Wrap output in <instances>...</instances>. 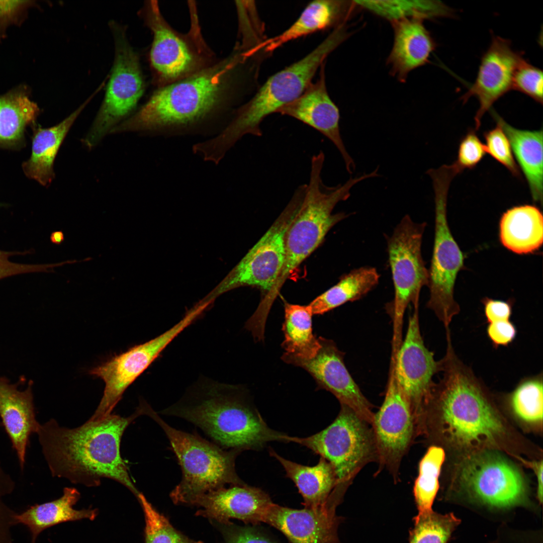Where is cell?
Returning a JSON list of instances; mask_svg holds the SVG:
<instances>
[{
  "instance_id": "48",
  "label": "cell",
  "mask_w": 543,
  "mask_h": 543,
  "mask_svg": "<svg viewBox=\"0 0 543 543\" xmlns=\"http://www.w3.org/2000/svg\"><path fill=\"white\" fill-rule=\"evenodd\" d=\"M50 240L54 244L61 245L65 241L64 233L62 230L54 231L51 233Z\"/></svg>"
},
{
  "instance_id": "35",
  "label": "cell",
  "mask_w": 543,
  "mask_h": 543,
  "mask_svg": "<svg viewBox=\"0 0 543 543\" xmlns=\"http://www.w3.org/2000/svg\"><path fill=\"white\" fill-rule=\"evenodd\" d=\"M444 460L445 452L443 448L432 445L419 462L418 475L413 487L418 513L432 510V506L439 489L438 479Z\"/></svg>"
},
{
  "instance_id": "20",
  "label": "cell",
  "mask_w": 543,
  "mask_h": 543,
  "mask_svg": "<svg viewBox=\"0 0 543 543\" xmlns=\"http://www.w3.org/2000/svg\"><path fill=\"white\" fill-rule=\"evenodd\" d=\"M324 66L320 77L311 83L302 94L284 106L277 113L294 118L318 131L336 146L344 160L346 169L351 174L355 165L341 138L339 109L330 98L326 86Z\"/></svg>"
},
{
  "instance_id": "34",
  "label": "cell",
  "mask_w": 543,
  "mask_h": 543,
  "mask_svg": "<svg viewBox=\"0 0 543 543\" xmlns=\"http://www.w3.org/2000/svg\"><path fill=\"white\" fill-rule=\"evenodd\" d=\"M356 5L392 22L454 16V11L438 1H356Z\"/></svg>"
},
{
  "instance_id": "16",
  "label": "cell",
  "mask_w": 543,
  "mask_h": 543,
  "mask_svg": "<svg viewBox=\"0 0 543 543\" xmlns=\"http://www.w3.org/2000/svg\"><path fill=\"white\" fill-rule=\"evenodd\" d=\"M371 427L379 458L376 474L385 468L397 482L402 459L418 436L411 409L391 365L385 398Z\"/></svg>"
},
{
  "instance_id": "23",
  "label": "cell",
  "mask_w": 543,
  "mask_h": 543,
  "mask_svg": "<svg viewBox=\"0 0 543 543\" xmlns=\"http://www.w3.org/2000/svg\"><path fill=\"white\" fill-rule=\"evenodd\" d=\"M26 382L24 376L14 383L6 377L0 376V417L21 467L25 463L29 436L37 432L39 426L35 416L33 380L28 382L25 389H19Z\"/></svg>"
},
{
  "instance_id": "5",
  "label": "cell",
  "mask_w": 543,
  "mask_h": 543,
  "mask_svg": "<svg viewBox=\"0 0 543 543\" xmlns=\"http://www.w3.org/2000/svg\"><path fill=\"white\" fill-rule=\"evenodd\" d=\"M239 60L238 56H233L158 89L112 132L159 130L201 122L226 100Z\"/></svg>"
},
{
  "instance_id": "17",
  "label": "cell",
  "mask_w": 543,
  "mask_h": 543,
  "mask_svg": "<svg viewBox=\"0 0 543 543\" xmlns=\"http://www.w3.org/2000/svg\"><path fill=\"white\" fill-rule=\"evenodd\" d=\"M319 339L320 348L313 358L292 359L285 363L304 369L315 380L319 389L330 392L340 404L349 407L371 425L374 416L373 405L347 369L344 362V353L333 340L322 337Z\"/></svg>"
},
{
  "instance_id": "49",
  "label": "cell",
  "mask_w": 543,
  "mask_h": 543,
  "mask_svg": "<svg viewBox=\"0 0 543 543\" xmlns=\"http://www.w3.org/2000/svg\"><path fill=\"white\" fill-rule=\"evenodd\" d=\"M5 513V506L0 502V525L3 520Z\"/></svg>"
},
{
  "instance_id": "2",
  "label": "cell",
  "mask_w": 543,
  "mask_h": 543,
  "mask_svg": "<svg viewBox=\"0 0 543 543\" xmlns=\"http://www.w3.org/2000/svg\"><path fill=\"white\" fill-rule=\"evenodd\" d=\"M439 361L442 376L433 383L424 407V431L469 448L496 443L505 427L483 383L457 356L451 341Z\"/></svg>"
},
{
  "instance_id": "9",
  "label": "cell",
  "mask_w": 543,
  "mask_h": 543,
  "mask_svg": "<svg viewBox=\"0 0 543 543\" xmlns=\"http://www.w3.org/2000/svg\"><path fill=\"white\" fill-rule=\"evenodd\" d=\"M434 193L435 228L432 258L428 269L429 298L426 304L443 323L446 332L454 317L460 311L454 298L459 273L464 267V255L449 229L447 218V199L450 174L442 169L431 170Z\"/></svg>"
},
{
  "instance_id": "26",
  "label": "cell",
  "mask_w": 543,
  "mask_h": 543,
  "mask_svg": "<svg viewBox=\"0 0 543 543\" xmlns=\"http://www.w3.org/2000/svg\"><path fill=\"white\" fill-rule=\"evenodd\" d=\"M28 87L19 85L0 95V148L17 150L26 144L28 126L36 123L40 110Z\"/></svg>"
},
{
  "instance_id": "39",
  "label": "cell",
  "mask_w": 543,
  "mask_h": 543,
  "mask_svg": "<svg viewBox=\"0 0 543 543\" xmlns=\"http://www.w3.org/2000/svg\"><path fill=\"white\" fill-rule=\"evenodd\" d=\"M486 153L507 169L514 177L521 178L519 168L514 158L509 140L500 126L484 133Z\"/></svg>"
},
{
  "instance_id": "21",
  "label": "cell",
  "mask_w": 543,
  "mask_h": 543,
  "mask_svg": "<svg viewBox=\"0 0 543 543\" xmlns=\"http://www.w3.org/2000/svg\"><path fill=\"white\" fill-rule=\"evenodd\" d=\"M339 504L328 499L317 509H296L273 503L262 522L281 531L291 543H340L337 529L341 518L335 513Z\"/></svg>"
},
{
  "instance_id": "7",
  "label": "cell",
  "mask_w": 543,
  "mask_h": 543,
  "mask_svg": "<svg viewBox=\"0 0 543 543\" xmlns=\"http://www.w3.org/2000/svg\"><path fill=\"white\" fill-rule=\"evenodd\" d=\"M143 408L144 415L165 433L182 469L181 481L169 495L174 504L191 505L199 496L226 484H246L235 470V460L241 451L224 450L197 434L171 427L146 401Z\"/></svg>"
},
{
  "instance_id": "4",
  "label": "cell",
  "mask_w": 543,
  "mask_h": 543,
  "mask_svg": "<svg viewBox=\"0 0 543 543\" xmlns=\"http://www.w3.org/2000/svg\"><path fill=\"white\" fill-rule=\"evenodd\" d=\"M324 160L325 155L321 151L312 157L309 181L300 186L295 192L298 206L286 234L284 264L271 290L261 298L255 311L260 317H267L285 282L320 245L328 231L346 218L345 213L333 214L334 208L338 203L349 197L350 191L355 184L367 178L364 174L350 176L343 184L327 186L322 178Z\"/></svg>"
},
{
  "instance_id": "6",
  "label": "cell",
  "mask_w": 543,
  "mask_h": 543,
  "mask_svg": "<svg viewBox=\"0 0 543 543\" xmlns=\"http://www.w3.org/2000/svg\"><path fill=\"white\" fill-rule=\"evenodd\" d=\"M343 37L342 29L338 28L306 56L271 76L215 137L217 147L227 151L245 135L261 136L263 120L302 94L318 68Z\"/></svg>"
},
{
  "instance_id": "25",
  "label": "cell",
  "mask_w": 543,
  "mask_h": 543,
  "mask_svg": "<svg viewBox=\"0 0 543 543\" xmlns=\"http://www.w3.org/2000/svg\"><path fill=\"white\" fill-rule=\"evenodd\" d=\"M102 88L100 86L81 106L58 124L48 128H43L36 123L31 126V153L22 165L28 177L43 186L50 184L54 177V161L65 137L77 116Z\"/></svg>"
},
{
  "instance_id": "30",
  "label": "cell",
  "mask_w": 543,
  "mask_h": 543,
  "mask_svg": "<svg viewBox=\"0 0 543 543\" xmlns=\"http://www.w3.org/2000/svg\"><path fill=\"white\" fill-rule=\"evenodd\" d=\"M269 452L282 465L286 477L296 485L305 508L317 509L326 504L336 483L334 470L328 462L320 457L317 465L307 466L284 458L272 448H269Z\"/></svg>"
},
{
  "instance_id": "33",
  "label": "cell",
  "mask_w": 543,
  "mask_h": 543,
  "mask_svg": "<svg viewBox=\"0 0 543 543\" xmlns=\"http://www.w3.org/2000/svg\"><path fill=\"white\" fill-rule=\"evenodd\" d=\"M380 278L373 267L352 270L309 304L313 315H322L344 303L361 299L377 286Z\"/></svg>"
},
{
  "instance_id": "38",
  "label": "cell",
  "mask_w": 543,
  "mask_h": 543,
  "mask_svg": "<svg viewBox=\"0 0 543 543\" xmlns=\"http://www.w3.org/2000/svg\"><path fill=\"white\" fill-rule=\"evenodd\" d=\"M143 509L145 521V543H203L190 539L175 529L168 520L159 513L140 492L137 497Z\"/></svg>"
},
{
  "instance_id": "43",
  "label": "cell",
  "mask_w": 543,
  "mask_h": 543,
  "mask_svg": "<svg viewBox=\"0 0 543 543\" xmlns=\"http://www.w3.org/2000/svg\"><path fill=\"white\" fill-rule=\"evenodd\" d=\"M34 6L32 1H0V40L10 26L22 24L29 10Z\"/></svg>"
},
{
  "instance_id": "18",
  "label": "cell",
  "mask_w": 543,
  "mask_h": 543,
  "mask_svg": "<svg viewBox=\"0 0 543 543\" xmlns=\"http://www.w3.org/2000/svg\"><path fill=\"white\" fill-rule=\"evenodd\" d=\"M142 12L153 34L150 63L161 80L174 82L201 70L202 59L199 53L186 37L174 31L166 22L156 1L147 2Z\"/></svg>"
},
{
  "instance_id": "22",
  "label": "cell",
  "mask_w": 543,
  "mask_h": 543,
  "mask_svg": "<svg viewBox=\"0 0 543 543\" xmlns=\"http://www.w3.org/2000/svg\"><path fill=\"white\" fill-rule=\"evenodd\" d=\"M273 503L264 491L246 484L223 487L207 492L196 498L191 505L201 508L196 515L228 525L232 524L231 519L253 525L262 522Z\"/></svg>"
},
{
  "instance_id": "24",
  "label": "cell",
  "mask_w": 543,
  "mask_h": 543,
  "mask_svg": "<svg viewBox=\"0 0 543 543\" xmlns=\"http://www.w3.org/2000/svg\"><path fill=\"white\" fill-rule=\"evenodd\" d=\"M392 23L394 39L388 63L393 74L403 81L410 71L427 62L436 45L422 20L407 19Z\"/></svg>"
},
{
  "instance_id": "19",
  "label": "cell",
  "mask_w": 543,
  "mask_h": 543,
  "mask_svg": "<svg viewBox=\"0 0 543 543\" xmlns=\"http://www.w3.org/2000/svg\"><path fill=\"white\" fill-rule=\"evenodd\" d=\"M524 59L516 51L509 40L492 35L490 45L483 53L474 82L461 97L464 103L476 98L479 107L475 116V130H478L486 112L500 98L512 89L514 72Z\"/></svg>"
},
{
  "instance_id": "42",
  "label": "cell",
  "mask_w": 543,
  "mask_h": 543,
  "mask_svg": "<svg viewBox=\"0 0 543 543\" xmlns=\"http://www.w3.org/2000/svg\"><path fill=\"white\" fill-rule=\"evenodd\" d=\"M30 251H7L0 250V280L11 276L35 272H53L55 267L66 264L65 261L58 263L28 264L12 262L9 260L11 256L17 255H25L31 253Z\"/></svg>"
},
{
  "instance_id": "13",
  "label": "cell",
  "mask_w": 543,
  "mask_h": 543,
  "mask_svg": "<svg viewBox=\"0 0 543 543\" xmlns=\"http://www.w3.org/2000/svg\"><path fill=\"white\" fill-rule=\"evenodd\" d=\"M198 317L196 311L190 310L177 323L164 333L91 369L89 374L102 379L105 385L102 399L89 419L100 420L111 415L127 388Z\"/></svg>"
},
{
  "instance_id": "11",
  "label": "cell",
  "mask_w": 543,
  "mask_h": 543,
  "mask_svg": "<svg viewBox=\"0 0 543 543\" xmlns=\"http://www.w3.org/2000/svg\"><path fill=\"white\" fill-rule=\"evenodd\" d=\"M110 24L114 38L115 59L104 100L84 139L89 147L133 110L144 89L139 57L129 43L125 28L114 22Z\"/></svg>"
},
{
  "instance_id": "14",
  "label": "cell",
  "mask_w": 543,
  "mask_h": 543,
  "mask_svg": "<svg viewBox=\"0 0 543 543\" xmlns=\"http://www.w3.org/2000/svg\"><path fill=\"white\" fill-rule=\"evenodd\" d=\"M458 481L472 498L498 508L527 503V488L522 475L502 456L483 452L466 459L459 469Z\"/></svg>"
},
{
  "instance_id": "27",
  "label": "cell",
  "mask_w": 543,
  "mask_h": 543,
  "mask_svg": "<svg viewBox=\"0 0 543 543\" xmlns=\"http://www.w3.org/2000/svg\"><path fill=\"white\" fill-rule=\"evenodd\" d=\"M499 239L508 250L518 254L534 253L543 241V217L538 207L522 205L507 210L499 223Z\"/></svg>"
},
{
  "instance_id": "1",
  "label": "cell",
  "mask_w": 543,
  "mask_h": 543,
  "mask_svg": "<svg viewBox=\"0 0 543 543\" xmlns=\"http://www.w3.org/2000/svg\"><path fill=\"white\" fill-rule=\"evenodd\" d=\"M142 414L139 405L128 417L111 414L72 429L60 426L53 419L39 424L36 432L52 476L87 487L99 486L102 479H110L137 498L140 492L121 457L120 445L127 427Z\"/></svg>"
},
{
  "instance_id": "37",
  "label": "cell",
  "mask_w": 543,
  "mask_h": 543,
  "mask_svg": "<svg viewBox=\"0 0 543 543\" xmlns=\"http://www.w3.org/2000/svg\"><path fill=\"white\" fill-rule=\"evenodd\" d=\"M410 532L409 543H446L460 520L453 513L431 510L418 513Z\"/></svg>"
},
{
  "instance_id": "10",
  "label": "cell",
  "mask_w": 543,
  "mask_h": 543,
  "mask_svg": "<svg viewBox=\"0 0 543 543\" xmlns=\"http://www.w3.org/2000/svg\"><path fill=\"white\" fill-rule=\"evenodd\" d=\"M426 223H417L405 215L387 238V251L393 282L394 296L387 305L392 320V353L403 341L404 316L411 305L419 307L421 289L428 286V269L421 253Z\"/></svg>"
},
{
  "instance_id": "40",
  "label": "cell",
  "mask_w": 543,
  "mask_h": 543,
  "mask_svg": "<svg viewBox=\"0 0 543 543\" xmlns=\"http://www.w3.org/2000/svg\"><path fill=\"white\" fill-rule=\"evenodd\" d=\"M512 89L542 104L543 74L542 70L523 59L516 69Z\"/></svg>"
},
{
  "instance_id": "29",
  "label": "cell",
  "mask_w": 543,
  "mask_h": 543,
  "mask_svg": "<svg viewBox=\"0 0 543 543\" xmlns=\"http://www.w3.org/2000/svg\"><path fill=\"white\" fill-rule=\"evenodd\" d=\"M492 117L507 135L515 157L528 185L534 202L542 201V130L517 129L494 111Z\"/></svg>"
},
{
  "instance_id": "50",
  "label": "cell",
  "mask_w": 543,
  "mask_h": 543,
  "mask_svg": "<svg viewBox=\"0 0 543 543\" xmlns=\"http://www.w3.org/2000/svg\"><path fill=\"white\" fill-rule=\"evenodd\" d=\"M5 206V204L0 203V207H3V206Z\"/></svg>"
},
{
  "instance_id": "36",
  "label": "cell",
  "mask_w": 543,
  "mask_h": 543,
  "mask_svg": "<svg viewBox=\"0 0 543 543\" xmlns=\"http://www.w3.org/2000/svg\"><path fill=\"white\" fill-rule=\"evenodd\" d=\"M508 401L514 413L530 423L542 422L543 415L542 375L522 379L509 395Z\"/></svg>"
},
{
  "instance_id": "12",
  "label": "cell",
  "mask_w": 543,
  "mask_h": 543,
  "mask_svg": "<svg viewBox=\"0 0 543 543\" xmlns=\"http://www.w3.org/2000/svg\"><path fill=\"white\" fill-rule=\"evenodd\" d=\"M298 199L291 200L265 233L222 282L203 300L211 304L215 298L232 289L251 286L267 294L284 264L287 231L297 210Z\"/></svg>"
},
{
  "instance_id": "3",
  "label": "cell",
  "mask_w": 543,
  "mask_h": 543,
  "mask_svg": "<svg viewBox=\"0 0 543 543\" xmlns=\"http://www.w3.org/2000/svg\"><path fill=\"white\" fill-rule=\"evenodd\" d=\"M237 386L206 382L159 412L184 419L229 449H261L270 441L288 442V435L270 428Z\"/></svg>"
},
{
  "instance_id": "28",
  "label": "cell",
  "mask_w": 543,
  "mask_h": 543,
  "mask_svg": "<svg viewBox=\"0 0 543 543\" xmlns=\"http://www.w3.org/2000/svg\"><path fill=\"white\" fill-rule=\"evenodd\" d=\"M80 497L77 489L65 487L59 498L35 504L20 514H15L14 524L20 523L27 526L31 533L32 543H35L42 531L54 525L83 519L94 520L98 515L96 509L77 510L73 508Z\"/></svg>"
},
{
  "instance_id": "46",
  "label": "cell",
  "mask_w": 543,
  "mask_h": 543,
  "mask_svg": "<svg viewBox=\"0 0 543 543\" xmlns=\"http://www.w3.org/2000/svg\"><path fill=\"white\" fill-rule=\"evenodd\" d=\"M482 302L487 323L509 320L512 313L511 300L504 301L485 297Z\"/></svg>"
},
{
  "instance_id": "45",
  "label": "cell",
  "mask_w": 543,
  "mask_h": 543,
  "mask_svg": "<svg viewBox=\"0 0 543 543\" xmlns=\"http://www.w3.org/2000/svg\"><path fill=\"white\" fill-rule=\"evenodd\" d=\"M231 524L225 531L227 543H277L253 527Z\"/></svg>"
},
{
  "instance_id": "31",
  "label": "cell",
  "mask_w": 543,
  "mask_h": 543,
  "mask_svg": "<svg viewBox=\"0 0 543 543\" xmlns=\"http://www.w3.org/2000/svg\"><path fill=\"white\" fill-rule=\"evenodd\" d=\"M344 1L318 0L307 6L298 19L286 31L255 47L251 52L274 51L284 44L335 24L344 12Z\"/></svg>"
},
{
  "instance_id": "47",
  "label": "cell",
  "mask_w": 543,
  "mask_h": 543,
  "mask_svg": "<svg viewBox=\"0 0 543 543\" xmlns=\"http://www.w3.org/2000/svg\"><path fill=\"white\" fill-rule=\"evenodd\" d=\"M527 464L531 467L536 475L537 480V497L540 502L542 501V461L528 462Z\"/></svg>"
},
{
  "instance_id": "32",
  "label": "cell",
  "mask_w": 543,
  "mask_h": 543,
  "mask_svg": "<svg viewBox=\"0 0 543 543\" xmlns=\"http://www.w3.org/2000/svg\"><path fill=\"white\" fill-rule=\"evenodd\" d=\"M312 315L309 305L285 302L282 329L284 335L282 347L285 351L282 356L284 361L307 360L317 354L321 345L319 337L313 333Z\"/></svg>"
},
{
  "instance_id": "8",
  "label": "cell",
  "mask_w": 543,
  "mask_h": 543,
  "mask_svg": "<svg viewBox=\"0 0 543 543\" xmlns=\"http://www.w3.org/2000/svg\"><path fill=\"white\" fill-rule=\"evenodd\" d=\"M287 439L308 447L330 463L336 480L332 492L342 496L366 465L378 463L371 425L343 404L325 429L305 437L288 435Z\"/></svg>"
},
{
  "instance_id": "15",
  "label": "cell",
  "mask_w": 543,
  "mask_h": 543,
  "mask_svg": "<svg viewBox=\"0 0 543 543\" xmlns=\"http://www.w3.org/2000/svg\"><path fill=\"white\" fill-rule=\"evenodd\" d=\"M439 361L425 345L421 333L419 307L413 308L408 318L407 332L396 354L391 357L399 387L407 401L414 416L417 436L422 435L424 427V407L434 381L439 373Z\"/></svg>"
},
{
  "instance_id": "44",
  "label": "cell",
  "mask_w": 543,
  "mask_h": 543,
  "mask_svg": "<svg viewBox=\"0 0 543 543\" xmlns=\"http://www.w3.org/2000/svg\"><path fill=\"white\" fill-rule=\"evenodd\" d=\"M487 334L494 348L507 346L515 339L517 329L514 324L509 320L500 321L489 323Z\"/></svg>"
},
{
  "instance_id": "41",
  "label": "cell",
  "mask_w": 543,
  "mask_h": 543,
  "mask_svg": "<svg viewBox=\"0 0 543 543\" xmlns=\"http://www.w3.org/2000/svg\"><path fill=\"white\" fill-rule=\"evenodd\" d=\"M486 153L485 145L477 136L475 130L470 129L460 141L457 158L453 164L460 173L465 169L474 168Z\"/></svg>"
}]
</instances>
